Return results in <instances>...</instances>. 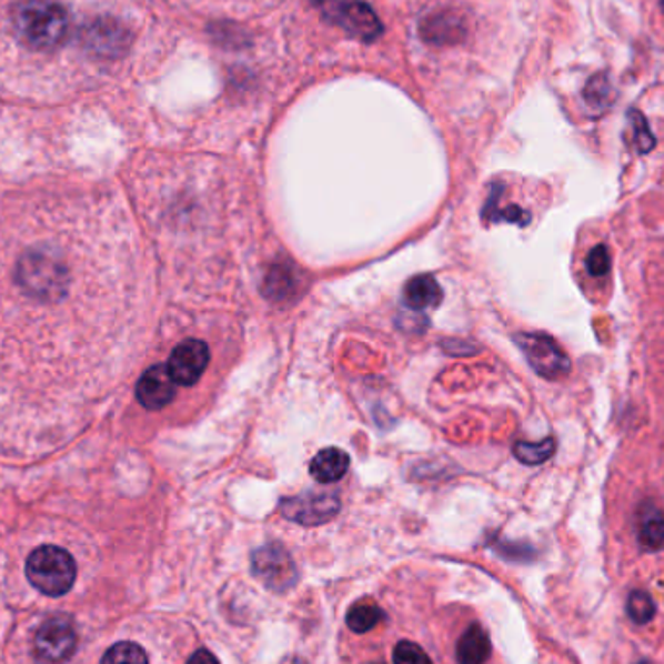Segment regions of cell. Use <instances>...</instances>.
Instances as JSON below:
<instances>
[{"mask_svg":"<svg viewBox=\"0 0 664 664\" xmlns=\"http://www.w3.org/2000/svg\"><path fill=\"white\" fill-rule=\"evenodd\" d=\"M124 228L105 201L0 218V443L51 449L115 381L129 329Z\"/></svg>","mask_w":664,"mask_h":664,"instance_id":"obj_1","label":"cell"},{"mask_svg":"<svg viewBox=\"0 0 664 664\" xmlns=\"http://www.w3.org/2000/svg\"><path fill=\"white\" fill-rule=\"evenodd\" d=\"M18 38L36 51H51L61 46L70 30L67 10L54 0H22L14 8Z\"/></svg>","mask_w":664,"mask_h":664,"instance_id":"obj_2","label":"cell"},{"mask_svg":"<svg viewBox=\"0 0 664 664\" xmlns=\"http://www.w3.org/2000/svg\"><path fill=\"white\" fill-rule=\"evenodd\" d=\"M26 573L31 585L41 593L61 596L69 593L77 581V564L67 550L47 544L31 552Z\"/></svg>","mask_w":664,"mask_h":664,"instance_id":"obj_3","label":"cell"},{"mask_svg":"<svg viewBox=\"0 0 664 664\" xmlns=\"http://www.w3.org/2000/svg\"><path fill=\"white\" fill-rule=\"evenodd\" d=\"M251 570L256 580L274 593H284L300 580L294 560L280 542H269L256 549L251 556Z\"/></svg>","mask_w":664,"mask_h":664,"instance_id":"obj_4","label":"cell"},{"mask_svg":"<svg viewBox=\"0 0 664 664\" xmlns=\"http://www.w3.org/2000/svg\"><path fill=\"white\" fill-rule=\"evenodd\" d=\"M315 4L331 22L362 41H373L383 31L375 12L360 0H315Z\"/></svg>","mask_w":664,"mask_h":664,"instance_id":"obj_5","label":"cell"},{"mask_svg":"<svg viewBox=\"0 0 664 664\" xmlns=\"http://www.w3.org/2000/svg\"><path fill=\"white\" fill-rule=\"evenodd\" d=\"M519 348L539 375L546 379H562L572 370V362L554 339L542 332H521L515 336Z\"/></svg>","mask_w":664,"mask_h":664,"instance_id":"obj_6","label":"cell"},{"mask_svg":"<svg viewBox=\"0 0 664 664\" xmlns=\"http://www.w3.org/2000/svg\"><path fill=\"white\" fill-rule=\"evenodd\" d=\"M77 630L67 618H51L39 626L33 655L41 664L67 663L77 651Z\"/></svg>","mask_w":664,"mask_h":664,"instance_id":"obj_7","label":"cell"},{"mask_svg":"<svg viewBox=\"0 0 664 664\" xmlns=\"http://www.w3.org/2000/svg\"><path fill=\"white\" fill-rule=\"evenodd\" d=\"M280 511L288 521L303 526L325 525L340 511L339 495L332 492H305L280 503Z\"/></svg>","mask_w":664,"mask_h":664,"instance_id":"obj_8","label":"cell"},{"mask_svg":"<svg viewBox=\"0 0 664 664\" xmlns=\"http://www.w3.org/2000/svg\"><path fill=\"white\" fill-rule=\"evenodd\" d=\"M209 362V346L202 340L189 339L171 352L168 370L178 385L191 386L202 378Z\"/></svg>","mask_w":664,"mask_h":664,"instance_id":"obj_9","label":"cell"},{"mask_svg":"<svg viewBox=\"0 0 664 664\" xmlns=\"http://www.w3.org/2000/svg\"><path fill=\"white\" fill-rule=\"evenodd\" d=\"M139 402L148 410H162L175 396V381L170 375L168 365H154L140 378L137 385Z\"/></svg>","mask_w":664,"mask_h":664,"instance_id":"obj_10","label":"cell"},{"mask_svg":"<svg viewBox=\"0 0 664 664\" xmlns=\"http://www.w3.org/2000/svg\"><path fill=\"white\" fill-rule=\"evenodd\" d=\"M492 653V643L486 630L480 624H471L456 643V663L484 664Z\"/></svg>","mask_w":664,"mask_h":664,"instance_id":"obj_11","label":"cell"},{"mask_svg":"<svg viewBox=\"0 0 664 664\" xmlns=\"http://www.w3.org/2000/svg\"><path fill=\"white\" fill-rule=\"evenodd\" d=\"M85 43L100 54H117L127 46L124 30L111 20H98L85 30Z\"/></svg>","mask_w":664,"mask_h":664,"instance_id":"obj_12","label":"cell"},{"mask_svg":"<svg viewBox=\"0 0 664 664\" xmlns=\"http://www.w3.org/2000/svg\"><path fill=\"white\" fill-rule=\"evenodd\" d=\"M402 298L410 310L424 311L440 305L443 294L437 280L430 274H417L404 286Z\"/></svg>","mask_w":664,"mask_h":664,"instance_id":"obj_13","label":"cell"},{"mask_svg":"<svg viewBox=\"0 0 664 664\" xmlns=\"http://www.w3.org/2000/svg\"><path fill=\"white\" fill-rule=\"evenodd\" d=\"M348 466H350V459L342 449H323L311 461V476L321 484H332L346 474Z\"/></svg>","mask_w":664,"mask_h":664,"instance_id":"obj_14","label":"cell"},{"mask_svg":"<svg viewBox=\"0 0 664 664\" xmlns=\"http://www.w3.org/2000/svg\"><path fill=\"white\" fill-rule=\"evenodd\" d=\"M463 33V23L455 14H433L422 22V38L430 43H455Z\"/></svg>","mask_w":664,"mask_h":664,"instance_id":"obj_15","label":"cell"},{"mask_svg":"<svg viewBox=\"0 0 664 664\" xmlns=\"http://www.w3.org/2000/svg\"><path fill=\"white\" fill-rule=\"evenodd\" d=\"M383 616L385 614L379 608V604L373 603L371 598H363V601L352 604V608L348 611L346 626L354 634H365L378 626Z\"/></svg>","mask_w":664,"mask_h":664,"instance_id":"obj_16","label":"cell"},{"mask_svg":"<svg viewBox=\"0 0 664 664\" xmlns=\"http://www.w3.org/2000/svg\"><path fill=\"white\" fill-rule=\"evenodd\" d=\"M640 542H642L643 549H664V513L653 505L642 513Z\"/></svg>","mask_w":664,"mask_h":664,"instance_id":"obj_17","label":"cell"},{"mask_svg":"<svg viewBox=\"0 0 664 664\" xmlns=\"http://www.w3.org/2000/svg\"><path fill=\"white\" fill-rule=\"evenodd\" d=\"M513 453L517 456L521 463L525 464H542L549 461L550 456L556 453V441L549 437V440L539 441V443H526V441H519L513 447Z\"/></svg>","mask_w":664,"mask_h":664,"instance_id":"obj_18","label":"cell"},{"mask_svg":"<svg viewBox=\"0 0 664 664\" xmlns=\"http://www.w3.org/2000/svg\"><path fill=\"white\" fill-rule=\"evenodd\" d=\"M101 664H148V655L137 643L121 642L103 655Z\"/></svg>","mask_w":664,"mask_h":664,"instance_id":"obj_19","label":"cell"},{"mask_svg":"<svg viewBox=\"0 0 664 664\" xmlns=\"http://www.w3.org/2000/svg\"><path fill=\"white\" fill-rule=\"evenodd\" d=\"M627 119H630V127H632V134H634V144L637 148V152L647 154L650 150L655 148V137L650 131V124L645 121V117L640 111H635V109L630 111Z\"/></svg>","mask_w":664,"mask_h":664,"instance_id":"obj_20","label":"cell"},{"mask_svg":"<svg viewBox=\"0 0 664 664\" xmlns=\"http://www.w3.org/2000/svg\"><path fill=\"white\" fill-rule=\"evenodd\" d=\"M627 614L637 624H647L655 614V604L645 591H634L627 601Z\"/></svg>","mask_w":664,"mask_h":664,"instance_id":"obj_21","label":"cell"},{"mask_svg":"<svg viewBox=\"0 0 664 664\" xmlns=\"http://www.w3.org/2000/svg\"><path fill=\"white\" fill-rule=\"evenodd\" d=\"M394 664H433L425 651L412 642L396 643L393 651Z\"/></svg>","mask_w":664,"mask_h":664,"instance_id":"obj_22","label":"cell"},{"mask_svg":"<svg viewBox=\"0 0 664 664\" xmlns=\"http://www.w3.org/2000/svg\"><path fill=\"white\" fill-rule=\"evenodd\" d=\"M294 286L295 282L292 280V272L288 271V269H274L269 274V280H266L269 295H276V298H284Z\"/></svg>","mask_w":664,"mask_h":664,"instance_id":"obj_23","label":"cell"},{"mask_svg":"<svg viewBox=\"0 0 664 664\" xmlns=\"http://www.w3.org/2000/svg\"><path fill=\"white\" fill-rule=\"evenodd\" d=\"M611 251L606 245H596L587 256V269L591 276H604L611 271Z\"/></svg>","mask_w":664,"mask_h":664,"instance_id":"obj_24","label":"cell"},{"mask_svg":"<svg viewBox=\"0 0 664 664\" xmlns=\"http://www.w3.org/2000/svg\"><path fill=\"white\" fill-rule=\"evenodd\" d=\"M187 664H220L218 661L217 655L209 650H199L197 653H193V657L187 661Z\"/></svg>","mask_w":664,"mask_h":664,"instance_id":"obj_25","label":"cell"},{"mask_svg":"<svg viewBox=\"0 0 664 664\" xmlns=\"http://www.w3.org/2000/svg\"><path fill=\"white\" fill-rule=\"evenodd\" d=\"M294 664H305V661H302V658H295Z\"/></svg>","mask_w":664,"mask_h":664,"instance_id":"obj_26","label":"cell"},{"mask_svg":"<svg viewBox=\"0 0 664 664\" xmlns=\"http://www.w3.org/2000/svg\"><path fill=\"white\" fill-rule=\"evenodd\" d=\"M661 7H663V12H664V0H661Z\"/></svg>","mask_w":664,"mask_h":664,"instance_id":"obj_27","label":"cell"},{"mask_svg":"<svg viewBox=\"0 0 664 664\" xmlns=\"http://www.w3.org/2000/svg\"><path fill=\"white\" fill-rule=\"evenodd\" d=\"M640 664H650V663H640Z\"/></svg>","mask_w":664,"mask_h":664,"instance_id":"obj_28","label":"cell"}]
</instances>
